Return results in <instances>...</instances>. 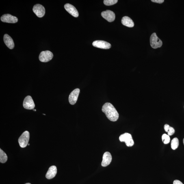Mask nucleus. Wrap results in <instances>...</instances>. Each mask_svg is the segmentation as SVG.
Listing matches in <instances>:
<instances>
[{"label": "nucleus", "mask_w": 184, "mask_h": 184, "mask_svg": "<svg viewBox=\"0 0 184 184\" xmlns=\"http://www.w3.org/2000/svg\"><path fill=\"white\" fill-rule=\"evenodd\" d=\"M33 111H36V109H33Z\"/></svg>", "instance_id": "393cba45"}, {"label": "nucleus", "mask_w": 184, "mask_h": 184, "mask_svg": "<svg viewBox=\"0 0 184 184\" xmlns=\"http://www.w3.org/2000/svg\"><path fill=\"white\" fill-rule=\"evenodd\" d=\"M25 184H31L30 183H26Z\"/></svg>", "instance_id": "b1692460"}, {"label": "nucleus", "mask_w": 184, "mask_h": 184, "mask_svg": "<svg viewBox=\"0 0 184 184\" xmlns=\"http://www.w3.org/2000/svg\"><path fill=\"white\" fill-rule=\"evenodd\" d=\"M150 40V45L153 49H156L160 48L162 45V41L158 37L155 33L151 35Z\"/></svg>", "instance_id": "f03ea898"}, {"label": "nucleus", "mask_w": 184, "mask_h": 184, "mask_svg": "<svg viewBox=\"0 0 184 184\" xmlns=\"http://www.w3.org/2000/svg\"><path fill=\"white\" fill-rule=\"evenodd\" d=\"M80 92V90L77 88L71 93L69 98V101L71 105H74L77 101Z\"/></svg>", "instance_id": "1a4fd4ad"}, {"label": "nucleus", "mask_w": 184, "mask_h": 184, "mask_svg": "<svg viewBox=\"0 0 184 184\" xmlns=\"http://www.w3.org/2000/svg\"><path fill=\"white\" fill-rule=\"evenodd\" d=\"M123 25L129 27H133L134 26V23L130 18L127 16H124L122 20Z\"/></svg>", "instance_id": "dca6fc26"}, {"label": "nucleus", "mask_w": 184, "mask_h": 184, "mask_svg": "<svg viewBox=\"0 0 184 184\" xmlns=\"http://www.w3.org/2000/svg\"><path fill=\"white\" fill-rule=\"evenodd\" d=\"M179 140L177 138H174L173 139L172 141L171 148L173 150H175L177 148L178 146H179Z\"/></svg>", "instance_id": "6ab92c4d"}, {"label": "nucleus", "mask_w": 184, "mask_h": 184, "mask_svg": "<svg viewBox=\"0 0 184 184\" xmlns=\"http://www.w3.org/2000/svg\"><path fill=\"white\" fill-rule=\"evenodd\" d=\"M101 16L103 18L109 22L114 21L115 18V13L112 11L107 10L101 13Z\"/></svg>", "instance_id": "9d476101"}, {"label": "nucleus", "mask_w": 184, "mask_h": 184, "mask_svg": "<svg viewBox=\"0 0 184 184\" xmlns=\"http://www.w3.org/2000/svg\"><path fill=\"white\" fill-rule=\"evenodd\" d=\"M117 0H105L103 3L106 5H111L116 4L118 2Z\"/></svg>", "instance_id": "412c9836"}, {"label": "nucleus", "mask_w": 184, "mask_h": 184, "mask_svg": "<svg viewBox=\"0 0 184 184\" xmlns=\"http://www.w3.org/2000/svg\"><path fill=\"white\" fill-rule=\"evenodd\" d=\"M183 144H184V139H183Z\"/></svg>", "instance_id": "a878e982"}, {"label": "nucleus", "mask_w": 184, "mask_h": 184, "mask_svg": "<svg viewBox=\"0 0 184 184\" xmlns=\"http://www.w3.org/2000/svg\"><path fill=\"white\" fill-rule=\"evenodd\" d=\"M53 57V54L51 51H44L40 53L39 59L41 62H46L51 60Z\"/></svg>", "instance_id": "39448f33"}, {"label": "nucleus", "mask_w": 184, "mask_h": 184, "mask_svg": "<svg viewBox=\"0 0 184 184\" xmlns=\"http://www.w3.org/2000/svg\"><path fill=\"white\" fill-rule=\"evenodd\" d=\"M33 11L39 18H42L45 14V9L42 5L37 4L33 8Z\"/></svg>", "instance_id": "423d86ee"}, {"label": "nucleus", "mask_w": 184, "mask_h": 184, "mask_svg": "<svg viewBox=\"0 0 184 184\" xmlns=\"http://www.w3.org/2000/svg\"><path fill=\"white\" fill-rule=\"evenodd\" d=\"M43 114V115H46L45 114Z\"/></svg>", "instance_id": "bb28decb"}, {"label": "nucleus", "mask_w": 184, "mask_h": 184, "mask_svg": "<svg viewBox=\"0 0 184 184\" xmlns=\"http://www.w3.org/2000/svg\"><path fill=\"white\" fill-rule=\"evenodd\" d=\"M173 184H183L179 180H176L173 182Z\"/></svg>", "instance_id": "5701e85b"}, {"label": "nucleus", "mask_w": 184, "mask_h": 184, "mask_svg": "<svg viewBox=\"0 0 184 184\" xmlns=\"http://www.w3.org/2000/svg\"><path fill=\"white\" fill-rule=\"evenodd\" d=\"M1 20L3 22L10 23H16L18 20L16 17L8 14L3 15L1 17Z\"/></svg>", "instance_id": "9b49d317"}, {"label": "nucleus", "mask_w": 184, "mask_h": 184, "mask_svg": "<svg viewBox=\"0 0 184 184\" xmlns=\"http://www.w3.org/2000/svg\"><path fill=\"white\" fill-rule=\"evenodd\" d=\"M120 142H124L128 147L132 146L134 144V142L131 134L126 133L121 135L119 137Z\"/></svg>", "instance_id": "20e7f679"}, {"label": "nucleus", "mask_w": 184, "mask_h": 184, "mask_svg": "<svg viewBox=\"0 0 184 184\" xmlns=\"http://www.w3.org/2000/svg\"><path fill=\"white\" fill-rule=\"evenodd\" d=\"M65 8L68 12L74 17L77 18L79 16V14L77 9L73 5L67 3L65 5Z\"/></svg>", "instance_id": "f8f14e48"}, {"label": "nucleus", "mask_w": 184, "mask_h": 184, "mask_svg": "<svg viewBox=\"0 0 184 184\" xmlns=\"http://www.w3.org/2000/svg\"><path fill=\"white\" fill-rule=\"evenodd\" d=\"M28 145H29H29H30V144H28Z\"/></svg>", "instance_id": "cd10ccee"}, {"label": "nucleus", "mask_w": 184, "mask_h": 184, "mask_svg": "<svg viewBox=\"0 0 184 184\" xmlns=\"http://www.w3.org/2000/svg\"><path fill=\"white\" fill-rule=\"evenodd\" d=\"M8 157L6 154L1 149H0V162L1 163H5L6 162Z\"/></svg>", "instance_id": "a211bd4d"}, {"label": "nucleus", "mask_w": 184, "mask_h": 184, "mask_svg": "<svg viewBox=\"0 0 184 184\" xmlns=\"http://www.w3.org/2000/svg\"><path fill=\"white\" fill-rule=\"evenodd\" d=\"M112 160V157L110 152H106L104 153L101 165L103 167H106L110 164Z\"/></svg>", "instance_id": "ddd939ff"}, {"label": "nucleus", "mask_w": 184, "mask_h": 184, "mask_svg": "<svg viewBox=\"0 0 184 184\" xmlns=\"http://www.w3.org/2000/svg\"><path fill=\"white\" fill-rule=\"evenodd\" d=\"M94 47L104 49H108L111 47V44L109 42L102 40H96L92 43Z\"/></svg>", "instance_id": "0eeeda50"}, {"label": "nucleus", "mask_w": 184, "mask_h": 184, "mask_svg": "<svg viewBox=\"0 0 184 184\" xmlns=\"http://www.w3.org/2000/svg\"><path fill=\"white\" fill-rule=\"evenodd\" d=\"M57 173L56 167L54 165L50 167L46 174V177L48 179H52L56 175Z\"/></svg>", "instance_id": "4468645a"}, {"label": "nucleus", "mask_w": 184, "mask_h": 184, "mask_svg": "<svg viewBox=\"0 0 184 184\" xmlns=\"http://www.w3.org/2000/svg\"><path fill=\"white\" fill-rule=\"evenodd\" d=\"M164 129L165 131L168 133V135L169 136L174 134L175 132V130H174V128L170 127L168 124H165L164 126Z\"/></svg>", "instance_id": "f3484780"}, {"label": "nucleus", "mask_w": 184, "mask_h": 184, "mask_svg": "<svg viewBox=\"0 0 184 184\" xmlns=\"http://www.w3.org/2000/svg\"><path fill=\"white\" fill-rule=\"evenodd\" d=\"M23 106L24 108L27 109H33L35 107L34 101L31 96H26L23 101Z\"/></svg>", "instance_id": "6e6552de"}, {"label": "nucleus", "mask_w": 184, "mask_h": 184, "mask_svg": "<svg viewBox=\"0 0 184 184\" xmlns=\"http://www.w3.org/2000/svg\"><path fill=\"white\" fill-rule=\"evenodd\" d=\"M102 111L105 113L107 117L111 121L116 122L119 118L117 111L114 106L110 103H105L102 107Z\"/></svg>", "instance_id": "f257e3e1"}, {"label": "nucleus", "mask_w": 184, "mask_h": 184, "mask_svg": "<svg viewBox=\"0 0 184 184\" xmlns=\"http://www.w3.org/2000/svg\"><path fill=\"white\" fill-rule=\"evenodd\" d=\"M164 0H152V2L155 3H162L164 2Z\"/></svg>", "instance_id": "4be33fe9"}, {"label": "nucleus", "mask_w": 184, "mask_h": 184, "mask_svg": "<svg viewBox=\"0 0 184 184\" xmlns=\"http://www.w3.org/2000/svg\"><path fill=\"white\" fill-rule=\"evenodd\" d=\"M30 135L29 131H25L22 134L18 139V143L21 148L26 147L29 144Z\"/></svg>", "instance_id": "7ed1b4c3"}, {"label": "nucleus", "mask_w": 184, "mask_h": 184, "mask_svg": "<svg viewBox=\"0 0 184 184\" xmlns=\"http://www.w3.org/2000/svg\"><path fill=\"white\" fill-rule=\"evenodd\" d=\"M162 140L164 144H168L170 141V136L166 134H164L162 136Z\"/></svg>", "instance_id": "aec40b11"}, {"label": "nucleus", "mask_w": 184, "mask_h": 184, "mask_svg": "<svg viewBox=\"0 0 184 184\" xmlns=\"http://www.w3.org/2000/svg\"><path fill=\"white\" fill-rule=\"evenodd\" d=\"M3 41L9 49H12L14 47V44L12 38L8 34H5L3 37Z\"/></svg>", "instance_id": "2eb2a0df"}]
</instances>
